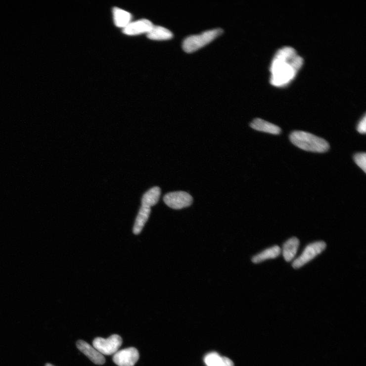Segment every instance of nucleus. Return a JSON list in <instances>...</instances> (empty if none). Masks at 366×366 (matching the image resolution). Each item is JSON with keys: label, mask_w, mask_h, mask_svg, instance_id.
I'll return each instance as SVG.
<instances>
[{"label": "nucleus", "mask_w": 366, "mask_h": 366, "mask_svg": "<svg viewBox=\"0 0 366 366\" xmlns=\"http://www.w3.org/2000/svg\"><path fill=\"white\" fill-rule=\"evenodd\" d=\"M304 60L294 48L284 46L277 50L270 66V83L277 87L289 84L296 77Z\"/></svg>", "instance_id": "nucleus-1"}, {"label": "nucleus", "mask_w": 366, "mask_h": 366, "mask_svg": "<svg viewBox=\"0 0 366 366\" xmlns=\"http://www.w3.org/2000/svg\"><path fill=\"white\" fill-rule=\"evenodd\" d=\"M281 252L279 246H274L254 256L252 261L254 264H259L267 260L275 259L278 257Z\"/></svg>", "instance_id": "nucleus-13"}, {"label": "nucleus", "mask_w": 366, "mask_h": 366, "mask_svg": "<svg viewBox=\"0 0 366 366\" xmlns=\"http://www.w3.org/2000/svg\"><path fill=\"white\" fill-rule=\"evenodd\" d=\"M357 131L361 134H365L366 132V116L364 117L360 121L358 126Z\"/></svg>", "instance_id": "nucleus-19"}, {"label": "nucleus", "mask_w": 366, "mask_h": 366, "mask_svg": "<svg viewBox=\"0 0 366 366\" xmlns=\"http://www.w3.org/2000/svg\"><path fill=\"white\" fill-rule=\"evenodd\" d=\"M299 244V240L296 237L290 238L284 244L282 253L283 258L287 262H290L295 257Z\"/></svg>", "instance_id": "nucleus-11"}, {"label": "nucleus", "mask_w": 366, "mask_h": 366, "mask_svg": "<svg viewBox=\"0 0 366 366\" xmlns=\"http://www.w3.org/2000/svg\"><path fill=\"white\" fill-rule=\"evenodd\" d=\"M354 161L357 166L366 173V154L359 153L354 156Z\"/></svg>", "instance_id": "nucleus-18"}, {"label": "nucleus", "mask_w": 366, "mask_h": 366, "mask_svg": "<svg viewBox=\"0 0 366 366\" xmlns=\"http://www.w3.org/2000/svg\"><path fill=\"white\" fill-rule=\"evenodd\" d=\"M77 346L82 353L94 364L102 365L105 363L104 356L87 342L83 340H79L77 342Z\"/></svg>", "instance_id": "nucleus-8"}, {"label": "nucleus", "mask_w": 366, "mask_h": 366, "mask_svg": "<svg viewBox=\"0 0 366 366\" xmlns=\"http://www.w3.org/2000/svg\"><path fill=\"white\" fill-rule=\"evenodd\" d=\"M204 361L208 366H224L223 357L216 353L208 354Z\"/></svg>", "instance_id": "nucleus-17"}, {"label": "nucleus", "mask_w": 366, "mask_h": 366, "mask_svg": "<svg viewBox=\"0 0 366 366\" xmlns=\"http://www.w3.org/2000/svg\"><path fill=\"white\" fill-rule=\"evenodd\" d=\"M161 191L159 187H154L146 192L141 199L142 206L151 208L156 205L159 200Z\"/></svg>", "instance_id": "nucleus-15"}, {"label": "nucleus", "mask_w": 366, "mask_h": 366, "mask_svg": "<svg viewBox=\"0 0 366 366\" xmlns=\"http://www.w3.org/2000/svg\"><path fill=\"white\" fill-rule=\"evenodd\" d=\"M223 32V29L217 28L189 36L183 41V48L187 52L194 51L211 42Z\"/></svg>", "instance_id": "nucleus-3"}, {"label": "nucleus", "mask_w": 366, "mask_h": 366, "mask_svg": "<svg viewBox=\"0 0 366 366\" xmlns=\"http://www.w3.org/2000/svg\"><path fill=\"white\" fill-rule=\"evenodd\" d=\"M224 366H234L233 362L229 358L223 357Z\"/></svg>", "instance_id": "nucleus-20"}, {"label": "nucleus", "mask_w": 366, "mask_h": 366, "mask_svg": "<svg viewBox=\"0 0 366 366\" xmlns=\"http://www.w3.org/2000/svg\"><path fill=\"white\" fill-rule=\"evenodd\" d=\"M122 339L118 335H113L107 339L101 337L96 338L93 345L102 355L109 356L116 354L122 344Z\"/></svg>", "instance_id": "nucleus-4"}, {"label": "nucleus", "mask_w": 366, "mask_h": 366, "mask_svg": "<svg viewBox=\"0 0 366 366\" xmlns=\"http://www.w3.org/2000/svg\"><path fill=\"white\" fill-rule=\"evenodd\" d=\"M250 127L255 131L274 135H278L281 133L279 126L260 118L255 119L250 124Z\"/></svg>", "instance_id": "nucleus-10"}, {"label": "nucleus", "mask_w": 366, "mask_h": 366, "mask_svg": "<svg viewBox=\"0 0 366 366\" xmlns=\"http://www.w3.org/2000/svg\"><path fill=\"white\" fill-rule=\"evenodd\" d=\"M173 34L169 29L160 26H153L147 33L148 38L152 40H167L173 38Z\"/></svg>", "instance_id": "nucleus-14"}, {"label": "nucleus", "mask_w": 366, "mask_h": 366, "mask_svg": "<svg viewBox=\"0 0 366 366\" xmlns=\"http://www.w3.org/2000/svg\"><path fill=\"white\" fill-rule=\"evenodd\" d=\"M289 139L292 144L306 151L324 153L329 149V144L324 139L305 132H292Z\"/></svg>", "instance_id": "nucleus-2"}, {"label": "nucleus", "mask_w": 366, "mask_h": 366, "mask_svg": "<svg viewBox=\"0 0 366 366\" xmlns=\"http://www.w3.org/2000/svg\"><path fill=\"white\" fill-rule=\"evenodd\" d=\"M151 208L141 206L136 220L133 232L135 234H139L145 223L148 221L151 214Z\"/></svg>", "instance_id": "nucleus-12"}, {"label": "nucleus", "mask_w": 366, "mask_h": 366, "mask_svg": "<svg viewBox=\"0 0 366 366\" xmlns=\"http://www.w3.org/2000/svg\"><path fill=\"white\" fill-rule=\"evenodd\" d=\"M149 20L142 19L131 23L123 29V32L128 35H137L143 33L147 34L153 27Z\"/></svg>", "instance_id": "nucleus-9"}, {"label": "nucleus", "mask_w": 366, "mask_h": 366, "mask_svg": "<svg viewBox=\"0 0 366 366\" xmlns=\"http://www.w3.org/2000/svg\"><path fill=\"white\" fill-rule=\"evenodd\" d=\"M114 23L116 26L120 28H125L131 23L132 18V14L119 8L113 9Z\"/></svg>", "instance_id": "nucleus-16"}, {"label": "nucleus", "mask_w": 366, "mask_h": 366, "mask_svg": "<svg viewBox=\"0 0 366 366\" xmlns=\"http://www.w3.org/2000/svg\"><path fill=\"white\" fill-rule=\"evenodd\" d=\"M139 358V352L135 347H130L114 354L113 362L118 366H134Z\"/></svg>", "instance_id": "nucleus-7"}, {"label": "nucleus", "mask_w": 366, "mask_h": 366, "mask_svg": "<svg viewBox=\"0 0 366 366\" xmlns=\"http://www.w3.org/2000/svg\"><path fill=\"white\" fill-rule=\"evenodd\" d=\"M326 246V243L323 241L316 242L308 245L299 257L292 263V267L299 269L303 267L324 251Z\"/></svg>", "instance_id": "nucleus-5"}, {"label": "nucleus", "mask_w": 366, "mask_h": 366, "mask_svg": "<svg viewBox=\"0 0 366 366\" xmlns=\"http://www.w3.org/2000/svg\"><path fill=\"white\" fill-rule=\"evenodd\" d=\"M165 204L172 209L180 210L190 206L193 203V197L185 191L170 192L164 196Z\"/></svg>", "instance_id": "nucleus-6"}, {"label": "nucleus", "mask_w": 366, "mask_h": 366, "mask_svg": "<svg viewBox=\"0 0 366 366\" xmlns=\"http://www.w3.org/2000/svg\"><path fill=\"white\" fill-rule=\"evenodd\" d=\"M54 366V365H52V364H49V363H47V364H46V366Z\"/></svg>", "instance_id": "nucleus-21"}]
</instances>
